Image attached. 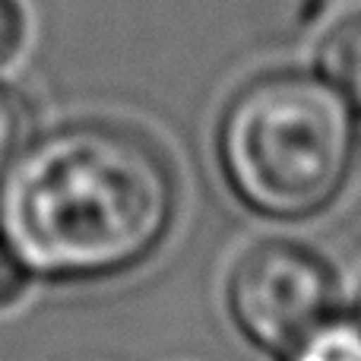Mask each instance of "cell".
<instances>
[{
  "instance_id": "3",
  "label": "cell",
  "mask_w": 361,
  "mask_h": 361,
  "mask_svg": "<svg viewBox=\"0 0 361 361\" xmlns=\"http://www.w3.org/2000/svg\"><path fill=\"white\" fill-rule=\"evenodd\" d=\"M339 279L326 254L298 238H260L225 276L228 320L254 349L282 358L336 311Z\"/></svg>"
},
{
  "instance_id": "4",
  "label": "cell",
  "mask_w": 361,
  "mask_h": 361,
  "mask_svg": "<svg viewBox=\"0 0 361 361\" xmlns=\"http://www.w3.org/2000/svg\"><path fill=\"white\" fill-rule=\"evenodd\" d=\"M317 73L361 114V6L326 25L317 42Z\"/></svg>"
},
{
  "instance_id": "1",
  "label": "cell",
  "mask_w": 361,
  "mask_h": 361,
  "mask_svg": "<svg viewBox=\"0 0 361 361\" xmlns=\"http://www.w3.org/2000/svg\"><path fill=\"white\" fill-rule=\"evenodd\" d=\"M178 212L175 159L130 121L76 118L32 133L0 178V238L51 286L140 269L171 238Z\"/></svg>"
},
{
  "instance_id": "6",
  "label": "cell",
  "mask_w": 361,
  "mask_h": 361,
  "mask_svg": "<svg viewBox=\"0 0 361 361\" xmlns=\"http://www.w3.org/2000/svg\"><path fill=\"white\" fill-rule=\"evenodd\" d=\"M32 137V105L16 82L0 76V178Z\"/></svg>"
},
{
  "instance_id": "2",
  "label": "cell",
  "mask_w": 361,
  "mask_h": 361,
  "mask_svg": "<svg viewBox=\"0 0 361 361\" xmlns=\"http://www.w3.org/2000/svg\"><path fill=\"white\" fill-rule=\"evenodd\" d=\"M231 197L269 222L333 209L361 156L355 108L320 73L267 70L225 99L212 133Z\"/></svg>"
},
{
  "instance_id": "7",
  "label": "cell",
  "mask_w": 361,
  "mask_h": 361,
  "mask_svg": "<svg viewBox=\"0 0 361 361\" xmlns=\"http://www.w3.org/2000/svg\"><path fill=\"white\" fill-rule=\"evenodd\" d=\"M29 44V10L23 0H0V70L19 61Z\"/></svg>"
},
{
  "instance_id": "8",
  "label": "cell",
  "mask_w": 361,
  "mask_h": 361,
  "mask_svg": "<svg viewBox=\"0 0 361 361\" xmlns=\"http://www.w3.org/2000/svg\"><path fill=\"white\" fill-rule=\"evenodd\" d=\"M29 286H32L29 269L23 267V260H19L16 254H13L10 244L0 238V311L16 307L19 301L25 298Z\"/></svg>"
},
{
  "instance_id": "5",
  "label": "cell",
  "mask_w": 361,
  "mask_h": 361,
  "mask_svg": "<svg viewBox=\"0 0 361 361\" xmlns=\"http://www.w3.org/2000/svg\"><path fill=\"white\" fill-rule=\"evenodd\" d=\"M279 361H361L358 317L333 311L314 330H307Z\"/></svg>"
},
{
  "instance_id": "9",
  "label": "cell",
  "mask_w": 361,
  "mask_h": 361,
  "mask_svg": "<svg viewBox=\"0 0 361 361\" xmlns=\"http://www.w3.org/2000/svg\"><path fill=\"white\" fill-rule=\"evenodd\" d=\"M355 317H358V324H361V298H358V314H355Z\"/></svg>"
}]
</instances>
